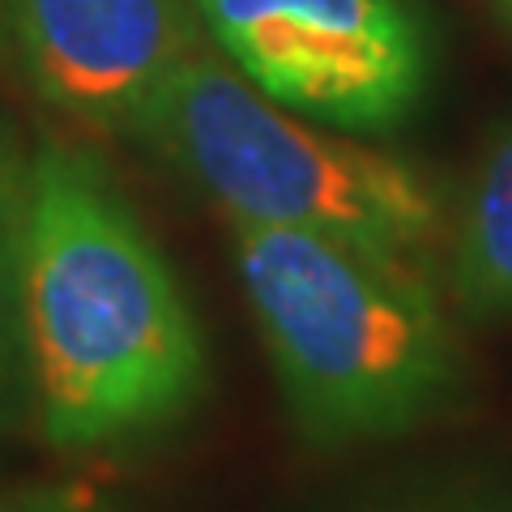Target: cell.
<instances>
[{"label": "cell", "mask_w": 512, "mask_h": 512, "mask_svg": "<svg viewBox=\"0 0 512 512\" xmlns=\"http://www.w3.org/2000/svg\"><path fill=\"white\" fill-rule=\"evenodd\" d=\"M141 137L227 222L295 227L414 261L440 235V197L406 158L303 120L201 47L150 107Z\"/></svg>", "instance_id": "3"}, {"label": "cell", "mask_w": 512, "mask_h": 512, "mask_svg": "<svg viewBox=\"0 0 512 512\" xmlns=\"http://www.w3.org/2000/svg\"><path fill=\"white\" fill-rule=\"evenodd\" d=\"M0 512H120L103 491L77 483H47V487H18L0 491Z\"/></svg>", "instance_id": "8"}, {"label": "cell", "mask_w": 512, "mask_h": 512, "mask_svg": "<svg viewBox=\"0 0 512 512\" xmlns=\"http://www.w3.org/2000/svg\"><path fill=\"white\" fill-rule=\"evenodd\" d=\"M380 512H512V500L483 495V491H448V495H427V500L393 504Z\"/></svg>", "instance_id": "9"}, {"label": "cell", "mask_w": 512, "mask_h": 512, "mask_svg": "<svg viewBox=\"0 0 512 512\" xmlns=\"http://www.w3.org/2000/svg\"><path fill=\"white\" fill-rule=\"evenodd\" d=\"M231 252L282 402L312 444L393 440L453 406L466 363L414 261L261 222H231Z\"/></svg>", "instance_id": "2"}, {"label": "cell", "mask_w": 512, "mask_h": 512, "mask_svg": "<svg viewBox=\"0 0 512 512\" xmlns=\"http://www.w3.org/2000/svg\"><path fill=\"white\" fill-rule=\"evenodd\" d=\"M491 5H495V13L504 18V26L512 30V0H491Z\"/></svg>", "instance_id": "10"}, {"label": "cell", "mask_w": 512, "mask_h": 512, "mask_svg": "<svg viewBox=\"0 0 512 512\" xmlns=\"http://www.w3.org/2000/svg\"><path fill=\"white\" fill-rule=\"evenodd\" d=\"M13 282L26 397L60 453L158 436L210 389L180 278L90 154L52 141L22 163Z\"/></svg>", "instance_id": "1"}, {"label": "cell", "mask_w": 512, "mask_h": 512, "mask_svg": "<svg viewBox=\"0 0 512 512\" xmlns=\"http://www.w3.org/2000/svg\"><path fill=\"white\" fill-rule=\"evenodd\" d=\"M9 26L30 90L90 133H141L205 43L197 0H9Z\"/></svg>", "instance_id": "5"}, {"label": "cell", "mask_w": 512, "mask_h": 512, "mask_svg": "<svg viewBox=\"0 0 512 512\" xmlns=\"http://www.w3.org/2000/svg\"><path fill=\"white\" fill-rule=\"evenodd\" d=\"M222 60L265 99L342 133H389L427 90L410 0H197Z\"/></svg>", "instance_id": "4"}, {"label": "cell", "mask_w": 512, "mask_h": 512, "mask_svg": "<svg viewBox=\"0 0 512 512\" xmlns=\"http://www.w3.org/2000/svg\"><path fill=\"white\" fill-rule=\"evenodd\" d=\"M448 291L470 320L512 316V124L491 137L457 205Z\"/></svg>", "instance_id": "6"}, {"label": "cell", "mask_w": 512, "mask_h": 512, "mask_svg": "<svg viewBox=\"0 0 512 512\" xmlns=\"http://www.w3.org/2000/svg\"><path fill=\"white\" fill-rule=\"evenodd\" d=\"M18 192L22 163L0 133V419L26 393L22 333H18V282H13V244H18Z\"/></svg>", "instance_id": "7"}]
</instances>
